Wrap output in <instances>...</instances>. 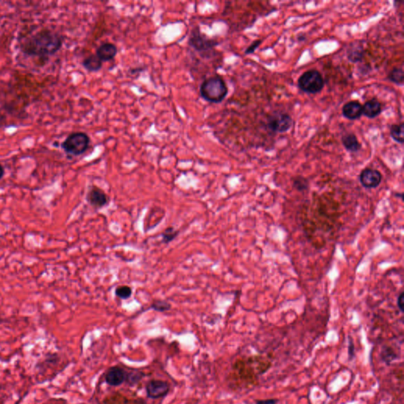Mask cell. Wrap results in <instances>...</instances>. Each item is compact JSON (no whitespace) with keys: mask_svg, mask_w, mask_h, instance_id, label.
<instances>
[{"mask_svg":"<svg viewBox=\"0 0 404 404\" xmlns=\"http://www.w3.org/2000/svg\"><path fill=\"white\" fill-rule=\"evenodd\" d=\"M62 37L56 32L43 29L28 37L20 46L29 56L46 58L55 54L62 46Z\"/></svg>","mask_w":404,"mask_h":404,"instance_id":"1","label":"cell"},{"mask_svg":"<svg viewBox=\"0 0 404 404\" xmlns=\"http://www.w3.org/2000/svg\"><path fill=\"white\" fill-rule=\"evenodd\" d=\"M228 94L226 82L219 75L204 80L200 86V95L209 103H221Z\"/></svg>","mask_w":404,"mask_h":404,"instance_id":"2","label":"cell"},{"mask_svg":"<svg viewBox=\"0 0 404 404\" xmlns=\"http://www.w3.org/2000/svg\"><path fill=\"white\" fill-rule=\"evenodd\" d=\"M298 86L305 94H318L324 89L325 80L318 70H309L300 76Z\"/></svg>","mask_w":404,"mask_h":404,"instance_id":"3","label":"cell"},{"mask_svg":"<svg viewBox=\"0 0 404 404\" xmlns=\"http://www.w3.org/2000/svg\"><path fill=\"white\" fill-rule=\"evenodd\" d=\"M90 138L86 133L75 132L70 134L62 142V150L66 153L72 155H80L85 153L90 146Z\"/></svg>","mask_w":404,"mask_h":404,"instance_id":"4","label":"cell"},{"mask_svg":"<svg viewBox=\"0 0 404 404\" xmlns=\"http://www.w3.org/2000/svg\"><path fill=\"white\" fill-rule=\"evenodd\" d=\"M293 119L286 113H275L268 117L267 127L274 133H285L293 126Z\"/></svg>","mask_w":404,"mask_h":404,"instance_id":"5","label":"cell"},{"mask_svg":"<svg viewBox=\"0 0 404 404\" xmlns=\"http://www.w3.org/2000/svg\"><path fill=\"white\" fill-rule=\"evenodd\" d=\"M189 45L198 51H208L216 47L218 42L216 40L210 39L204 34H202L200 31V28L196 27L191 32V37L189 39Z\"/></svg>","mask_w":404,"mask_h":404,"instance_id":"6","label":"cell"},{"mask_svg":"<svg viewBox=\"0 0 404 404\" xmlns=\"http://www.w3.org/2000/svg\"><path fill=\"white\" fill-rule=\"evenodd\" d=\"M146 394L150 399L165 397L170 391V385L167 381L160 380L150 381L146 387Z\"/></svg>","mask_w":404,"mask_h":404,"instance_id":"7","label":"cell"},{"mask_svg":"<svg viewBox=\"0 0 404 404\" xmlns=\"http://www.w3.org/2000/svg\"><path fill=\"white\" fill-rule=\"evenodd\" d=\"M382 180V175L377 170L365 168L359 175V181L362 187L366 189H374L379 187Z\"/></svg>","mask_w":404,"mask_h":404,"instance_id":"8","label":"cell"},{"mask_svg":"<svg viewBox=\"0 0 404 404\" xmlns=\"http://www.w3.org/2000/svg\"><path fill=\"white\" fill-rule=\"evenodd\" d=\"M87 202L94 208H101L108 203V197L102 190L97 187L90 189L86 196Z\"/></svg>","mask_w":404,"mask_h":404,"instance_id":"9","label":"cell"},{"mask_svg":"<svg viewBox=\"0 0 404 404\" xmlns=\"http://www.w3.org/2000/svg\"><path fill=\"white\" fill-rule=\"evenodd\" d=\"M127 373L123 368L113 366L107 370L105 374V382L110 386L117 387L126 381Z\"/></svg>","mask_w":404,"mask_h":404,"instance_id":"10","label":"cell"},{"mask_svg":"<svg viewBox=\"0 0 404 404\" xmlns=\"http://www.w3.org/2000/svg\"><path fill=\"white\" fill-rule=\"evenodd\" d=\"M342 114L349 120H356L362 115V105L357 101H349L344 105Z\"/></svg>","mask_w":404,"mask_h":404,"instance_id":"11","label":"cell"},{"mask_svg":"<svg viewBox=\"0 0 404 404\" xmlns=\"http://www.w3.org/2000/svg\"><path fill=\"white\" fill-rule=\"evenodd\" d=\"M118 53V49L115 45L111 43H104L101 45L96 52V55L102 62H107L112 60Z\"/></svg>","mask_w":404,"mask_h":404,"instance_id":"12","label":"cell"},{"mask_svg":"<svg viewBox=\"0 0 404 404\" xmlns=\"http://www.w3.org/2000/svg\"><path fill=\"white\" fill-rule=\"evenodd\" d=\"M365 50L363 45L358 42L350 44L347 49L348 60L353 63L361 62L363 59Z\"/></svg>","mask_w":404,"mask_h":404,"instance_id":"13","label":"cell"},{"mask_svg":"<svg viewBox=\"0 0 404 404\" xmlns=\"http://www.w3.org/2000/svg\"><path fill=\"white\" fill-rule=\"evenodd\" d=\"M381 111L382 107L381 103L376 99L369 100L362 106V115L369 119H374L381 115Z\"/></svg>","mask_w":404,"mask_h":404,"instance_id":"14","label":"cell"},{"mask_svg":"<svg viewBox=\"0 0 404 404\" xmlns=\"http://www.w3.org/2000/svg\"><path fill=\"white\" fill-rule=\"evenodd\" d=\"M341 141H342V144L344 148L350 152H357L361 150V144L354 134L351 133V134H345L342 137Z\"/></svg>","mask_w":404,"mask_h":404,"instance_id":"15","label":"cell"},{"mask_svg":"<svg viewBox=\"0 0 404 404\" xmlns=\"http://www.w3.org/2000/svg\"><path fill=\"white\" fill-rule=\"evenodd\" d=\"M82 66L90 72H97L102 68L103 62L96 54H91L84 59Z\"/></svg>","mask_w":404,"mask_h":404,"instance_id":"16","label":"cell"},{"mask_svg":"<svg viewBox=\"0 0 404 404\" xmlns=\"http://www.w3.org/2000/svg\"><path fill=\"white\" fill-rule=\"evenodd\" d=\"M404 123L394 124L390 127L391 137L395 142H398L400 144H404Z\"/></svg>","mask_w":404,"mask_h":404,"instance_id":"17","label":"cell"},{"mask_svg":"<svg viewBox=\"0 0 404 404\" xmlns=\"http://www.w3.org/2000/svg\"><path fill=\"white\" fill-rule=\"evenodd\" d=\"M398 357L397 352L392 347H384L381 352V358L385 364L389 365Z\"/></svg>","mask_w":404,"mask_h":404,"instance_id":"18","label":"cell"},{"mask_svg":"<svg viewBox=\"0 0 404 404\" xmlns=\"http://www.w3.org/2000/svg\"><path fill=\"white\" fill-rule=\"evenodd\" d=\"M388 78L393 83L402 86L404 79V70L402 68H394L389 72Z\"/></svg>","mask_w":404,"mask_h":404,"instance_id":"19","label":"cell"},{"mask_svg":"<svg viewBox=\"0 0 404 404\" xmlns=\"http://www.w3.org/2000/svg\"><path fill=\"white\" fill-rule=\"evenodd\" d=\"M132 295V288L129 286H119L115 289V296L121 300H127Z\"/></svg>","mask_w":404,"mask_h":404,"instance_id":"20","label":"cell"},{"mask_svg":"<svg viewBox=\"0 0 404 404\" xmlns=\"http://www.w3.org/2000/svg\"><path fill=\"white\" fill-rule=\"evenodd\" d=\"M179 234V231L172 227H167L162 233V241L163 243H171L174 239H175Z\"/></svg>","mask_w":404,"mask_h":404,"instance_id":"21","label":"cell"},{"mask_svg":"<svg viewBox=\"0 0 404 404\" xmlns=\"http://www.w3.org/2000/svg\"><path fill=\"white\" fill-rule=\"evenodd\" d=\"M171 304L163 300H156L152 304L151 308L158 312H165L171 309Z\"/></svg>","mask_w":404,"mask_h":404,"instance_id":"22","label":"cell"},{"mask_svg":"<svg viewBox=\"0 0 404 404\" xmlns=\"http://www.w3.org/2000/svg\"><path fill=\"white\" fill-rule=\"evenodd\" d=\"M308 186H309L308 181L303 177H296L295 180H294V187H296L299 191H305L308 188Z\"/></svg>","mask_w":404,"mask_h":404,"instance_id":"23","label":"cell"},{"mask_svg":"<svg viewBox=\"0 0 404 404\" xmlns=\"http://www.w3.org/2000/svg\"><path fill=\"white\" fill-rule=\"evenodd\" d=\"M142 377H143V373H130V374L127 373L126 381L130 385H134L139 382Z\"/></svg>","mask_w":404,"mask_h":404,"instance_id":"24","label":"cell"},{"mask_svg":"<svg viewBox=\"0 0 404 404\" xmlns=\"http://www.w3.org/2000/svg\"><path fill=\"white\" fill-rule=\"evenodd\" d=\"M262 41H260V40H256L253 43L251 44V45H250L248 49L246 50L245 53L247 54H252V53L254 52L255 50H256L257 48L260 46V44H261Z\"/></svg>","mask_w":404,"mask_h":404,"instance_id":"25","label":"cell"},{"mask_svg":"<svg viewBox=\"0 0 404 404\" xmlns=\"http://www.w3.org/2000/svg\"><path fill=\"white\" fill-rule=\"evenodd\" d=\"M404 292H401V294H400V296H398V299H397V307H398L399 309L401 310V313H404Z\"/></svg>","mask_w":404,"mask_h":404,"instance_id":"26","label":"cell"},{"mask_svg":"<svg viewBox=\"0 0 404 404\" xmlns=\"http://www.w3.org/2000/svg\"><path fill=\"white\" fill-rule=\"evenodd\" d=\"M277 399H266V400H259L256 401V404H276Z\"/></svg>","mask_w":404,"mask_h":404,"instance_id":"27","label":"cell"},{"mask_svg":"<svg viewBox=\"0 0 404 404\" xmlns=\"http://www.w3.org/2000/svg\"><path fill=\"white\" fill-rule=\"evenodd\" d=\"M348 355H349V359H352V357L354 356V345L352 340H350L349 346H348Z\"/></svg>","mask_w":404,"mask_h":404,"instance_id":"28","label":"cell"},{"mask_svg":"<svg viewBox=\"0 0 404 404\" xmlns=\"http://www.w3.org/2000/svg\"><path fill=\"white\" fill-rule=\"evenodd\" d=\"M4 173H5V171H4L3 167L0 164V179H2V177H3Z\"/></svg>","mask_w":404,"mask_h":404,"instance_id":"29","label":"cell"}]
</instances>
